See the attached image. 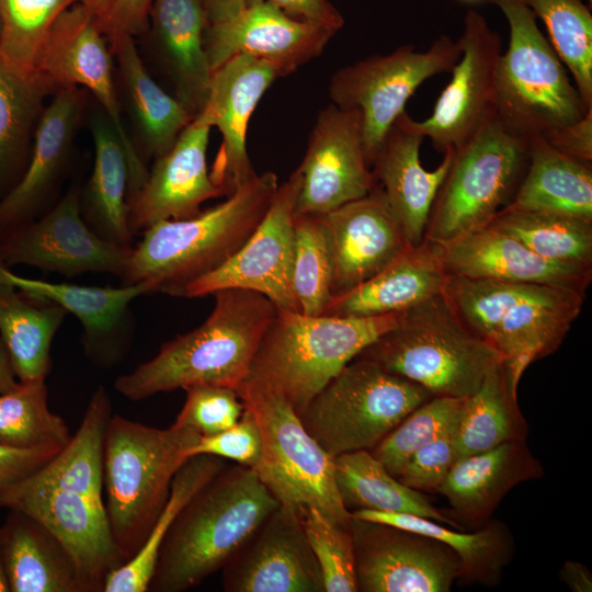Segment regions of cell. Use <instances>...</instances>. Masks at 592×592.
<instances>
[{
  "label": "cell",
  "instance_id": "obj_5",
  "mask_svg": "<svg viewBox=\"0 0 592 592\" xmlns=\"http://www.w3.org/2000/svg\"><path fill=\"white\" fill-rule=\"evenodd\" d=\"M201 435L172 424L159 429L113 414L103 457L105 511L126 561L146 542L170 494L177 471Z\"/></svg>",
  "mask_w": 592,
  "mask_h": 592
},
{
  "label": "cell",
  "instance_id": "obj_31",
  "mask_svg": "<svg viewBox=\"0 0 592 592\" xmlns=\"http://www.w3.org/2000/svg\"><path fill=\"white\" fill-rule=\"evenodd\" d=\"M447 277L435 243L424 239L367 281L331 298L320 315L375 317L403 312L442 294Z\"/></svg>",
  "mask_w": 592,
  "mask_h": 592
},
{
  "label": "cell",
  "instance_id": "obj_3",
  "mask_svg": "<svg viewBox=\"0 0 592 592\" xmlns=\"http://www.w3.org/2000/svg\"><path fill=\"white\" fill-rule=\"evenodd\" d=\"M277 186L276 174L266 171L193 217L150 226L133 246L121 282H147L152 293L183 297L186 286L221 266L244 244Z\"/></svg>",
  "mask_w": 592,
  "mask_h": 592
},
{
  "label": "cell",
  "instance_id": "obj_2",
  "mask_svg": "<svg viewBox=\"0 0 592 592\" xmlns=\"http://www.w3.org/2000/svg\"><path fill=\"white\" fill-rule=\"evenodd\" d=\"M278 505L253 468L224 467L171 525L148 591L183 592L198 585L221 569Z\"/></svg>",
  "mask_w": 592,
  "mask_h": 592
},
{
  "label": "cell",
  "instance_id": "obj_23",
  "mask_svg": "<svg viewBox=\"0 0 592 592\" xmlns=\"http://www.w3.org/2000/svg\"><path fill=\"white\" fill-rule=\"evenodd\" d=\"M0 281L34 298L55 303L73 315L82 327L86 357L100 368H112L126 355L134 332L130 304L151 294L149 283L86 286L26 278L0 262Z\"/></svg>",
  "mask_w": 592,
  "mask_h": 592
},
{
  "label": "cell",
  "instance_id": "obj_24",
  "mask_svg": "<svg viewBox=\"0 0 592 592\" xmlns=\"http://www.w3.org/2000/svg\"><path fill=\"white\" fill-rule=\"evenodd\" d=\"M210 129L196 115L173 147L155 159L144 185L128 202V227L133 236L162 220L193 217L206 201L225 195L207 169Z\"/></svg>",
  "mask_w": 592,
  "mask_h": 592
},
{
  "label": "cell",
  "instance_id": "obj_7",
  "mask_svg": "<svg viewBox=\"0 0 592 592\" xmlns=\"http://www.w3.org/2000/svg\"><path fill=\"white\" fill-rule=\"evenodd\" d=\"M357 356L405 377L434 397L465 399L501 355L473 333L439 294L402 312L397 326L382 334Z\"/></svg>",
  "mask_w": 592,
  "mask_h": 592
},
{
  "label": "cell",
  "instance_id": "obj_4",
  "mask_svg": "<svg viewBox=\"0 0 592 592\" xmlns=\"http://www.w3.org/2000/svg\"><path fill=\"white\" fill-rule=\"evenodd\" d=\"M443 295L460 321L501 355L515 392L525 368L558 349L585 299L555 285L454 275Z\"/></svg>",
  "mask_w": 592,
  "mask_h": 592
},
{
  "label": "cell",
  "instance_id": "obj_38",
  "mask_svg": "<svg viewBox=\"0 0 592 592\" xmlns=\"http://www.w3.org/2000/svg\"><path fill=\"white\" fill-rule=\"evenodd\" d=\"M333 475L342 503L351 513L358 510L408 513L463 528L434 506L422 492L390 475L369 451L335 456Z\"/></svg>",
  "mask_w": 592,
  "mask_h": 592
},
{
  "label": "cell",
  "instance_id": "obj_60",
  "mask_svg": "<svg viewBox=\"0 0 592 592\" xmlns=\"http://www.w3.org/2000/svg\"><path fill=\"white\" fill-rule=\"evenodd\" d=\"M18 383L9 352L0 338V392L12 389Z\"/></svg>",
  "mask_w": 592,
  "mask_h": 592
},
{
  "label": "cell",
  "instance_id": "obj_57",
  "mask_svg": "<svg viewBox=\"0 0 592 592\" xmlns=\"http://www.w3.org/2000/svg\"><path fill=\"white\" fill-rule=\"evenodd\" d=\"M560 580L573 592L592 591V573L582 562L567 560L559 571Z\"/></svg>",
  "mask_w": 592,
  "mask_h": 592
},
{
  "label": "cell",
  "instance_id": "obj_44",
  "mask_svg": "<svg viewBox=\"0 0 592 592\" xmlns=\"http://www.w3.org/2000/svg\"><path fill=\"white\" fill-rule=\"evenodd\" d=\"M70 439L66 421L48 407L46 380L19 382L0 392V445L59 452Z\"/></svg>",
  "mask_w": 592,
  "mask_h": 592
},
{
  "label": "cell",
  "instance_id": "obj_35",
  "mask_svg": "<svg viewBox=\"0 0 592 592\" xmlns=\"http://www.w3.org/2000/svg\"><path fill=\"white\" fill-rule=\"evenodd\" d=\"M121 73L123 88L147 156L167 153L194 116L150 76L135 44V37L115 34L109 39Z\"/></svg>",
  "mask_w": 592,
  "mask_h": 592
},
{
  "label": "cell",
  "instance_id": "obj_40",
  "mask_svg": "<svg viewBox=\"0 0 592 592\" xmlns=\"http://www.w3.org/2000/svg\"><path fill=\"white\" fill-rule=\"evenodd\" d=\"M516 394L500 362L463 401L455 430L456 460L509 441L526 440L527 424Z\"/></svg>",
  "mask_w": 592,
  "mask_h": 592
},
{
  "label": "cell",
  "instance_id": "obj_16",
  "mask_svg": "<svg viewBox=\"0 0 592 592\" xmlns=\"http://www.w3.org/2000/svg\"><path fill=\"white\" fill-rule=\"evenodd\" d=\"M458 42L462 53L451 71L449 82L437 98L432 114L417 121L424 138L442 152L458 149L496 118L501 36L481 13L469 10Z\"/></svg>",
  "mask_w": 592,
  "mask_h": 592
},
{
  "label": "cell",
  "instance_id": "obj_14",
  "mask_svg": "<svg viewBox=\"0 0 592 592\" xmlns=\"http://www.w3.org/2000/svg\"><path fill=\"white\" fill-rule=\"evenodd\" d=\"M109 47L95 18L78 2L54 23L38 59L37 75L56 89L83 87L101 104L127 153L130 200L149 171L123 124Z\"/></svg>",
  "mask_w": 592,
  "mask_h": 592
},
{
  "label": "cell",
  "instance_id": "obj_19",
  "mask_svg": "<svg viewBox=\"0 0 592 592\" xmlns=\"http://www.w3.org/2000/svg\"><path fill=\"white\" fill-rule=\"evenodd\" d=\"M0 506L23 512L44 525L72 557L88 592H103L107 576L126 562L110 527L103 500L36 486L24 479Z\"/></svg>",
  "mask_w": 592,
  "mask_h": 592
},
{
  "label": "cell",
  "instance_id": "obj_33",
  "mask_svg": "<svg viewBox=\"0 0 592 592\" xmlns=\"http://www.w3.org/2000/svg\"><path fill=\"white\" fill-rule=\"evenodd\" d=\"M94 161L86 187L80 192L81 214L101 238L133 244L128 227L129 164L126 150L113 125L102 114L91 124Z\"/></svg>",
  "mask_w": 592,
  "mask_h": 592
},
{
  "label": "cell",
  "instance_id": "obj_63",
  "mask_svg": "<svg viewBox=\"0 0 592 592\" xmlns=\"http://www.w3.org/2000/svg\"><path fill=\"white\" fill-rule=\"evenodd\" d=\"M583 1H587V2H589V3H591V2H592V0H583Z\"/></svg>",
  "mask_w": 592,
  "mask_h": 592
},
{
  "label": "cell",
  "instance_id": "obj_30",
  "mask_svg": "<svg viewBox=\"0 0 592 592\" xmlns=\"http://www.w3.org/2000/svg\"><path fill=\"white\" fill-rule=\"evenodd\" d=\"M543 476L526 440H514L457 459L439 493L447 499L452 520L479 528L511 489Z\"/></svg>",
  "mask_w": 592,
  "mask_h": 592
},
{
  "label": "cell",
  "instance_id": "obj_61",
  "mask_svg": "<svg viewBox=\"0 0 592 592\" xmlns=\"http://www.w3.org/2000/svg\"><path fill=\"white\" fill-rule=\"evenodd\" d=\"M0 592H10L5 563H4V557H3V549H2L1 527H0Z\"/></svg>",
  "mask_w": 592,
  "mask_h": 592
},
{
  "label": "cell",
  "instance_id": "obj_55",
  "mask_svg": "<svg viewBox=\"0 0 592 592\" xmlns=\"http://www.w3.org/2000/svg\"><path fill=\"white\" fill-rule=\"evenodd\" d=\"M261 2H270L293 18L319 23L337 32L344 25L342 14L328 0H246L247 5Z\"/></svg>",
  "mask_w": 592,
  "mask_h": 592
},
{
  "label": "cell",
  "instance_id": "obj_54",
  "mask_svg": "<svg viewBox=\"0 0 592 592\" xmlns=\"http://www.w3.org/2000/svg\"><path fill=\"white\" fill-rule=\"evenodd\" d=\"M542 137L560 153L592 166V109L581 119L556 127Z\"/></svg>",
  "mask_w": 592,
  "mask_h": 592
},
{
  "label": "cell",
  "instance_id": "obj_27",
  "mask_svg": "<svg viewBox=\"0 0 592 592\" xmlns=\"http://www.w3.org/2000/svg\"><path fill=\"white\" fill-rule=\"evenodd\" d=\"M423 140L417 121L405 111L389 127L371 164L375 183L410 246L424 240L433 203L455 152L446 149L441 163L426 170L420 160Z\"/></svg>",
  "mask_w": 592,
  "mask_h": 592
},
{
  "label": "cell",
  "instance_id": "obj_15",
  "mask_svg": "<svg viewBox=\"0 0 592 592\" xmlns=\"http://www.w3.org/2000/svg\"><path fill=\"white\" fill-rule=\"evenodd\" d=\"M300 185L296 169L278 184L267 210L244 244L221 266L186 286L183 297L240 288L265 296L280 310L300 312L293 291L294 217Z\"/></svg>",
  "mask_w": 592,
  "mask_h": 592
},
{
  "label": "cell",
  "instance_id": "obj_42",
  "mask_svg": "<svg viewBox=\"0 0 592 592\" xmlns=\"http://www.w3.org/2000/svg\"><path fill=\"white\" fill-rule=\"evenodd\" d=\"M53 87L25 77L0 58V198L20 180L29 161V136Z\"/></svg>",
  "mask_w": 592,
  "mask_h": 592
},
{
  "label": "cell",
  "instance_id": "obj_13",
  "mask_svg": "<svg viewBox=\"0 0 592 592\" xmlns=\"http://www.w3.org/2000/svg\"><path fill=\"white\" fill-rule=\"evenodd\" d=\"M80 189L69 190L41 217L0 236V262L72 277L107 273L123 277L133 246L110 242L84 221Z\"/></svg>",
  "mask_w": 592,
  "mask_h": 592
},
{
  "label": "cell",
  "instance_id": "obj_10",
  "mask_svg": "<svg viewBox=\"0 0 592 592\" xmlns=\"http://www.w3.org/2000/svg\"><path fill=\"white\" fill-rule=\"evenodd\" d=\"M528 162V139L493 118L455 149L424 239L443 243L488 226L513 200Z\"/></svg>",
  "mask_w": 592,
  "mask_h": 592
},
{
  "label": "cell",
  "instance_id": "obj_52",
  "mask_svg": "<svg viewBox=\"0 0 592 592\" xmlns=\"http://www.w3.org/2000/svg\"><path fill=\"white\" fill-rule=\"evenodd\" d=\"M201 454L230 459L254 469L262 454V436L253 414L244 408L241 418L230 428L201 436L192 447L190 457Z\"/></svg>",
  "mask_w": 592,
  "mask_h": 592
},
{
  "label": "cell",
  "instance_id": "obj_22",
  "mask_svg": "<svg viewBox=\"0 0 592 592\" xmlns=\"http://www.w3.org/2000/svg\"><path fill=\"white\" fill-rule=\"evenodd\" d=\"M335 33L261 2L247 5L227 21L208 24L204 45L212 71L244 54L273 64L284 77L319 56Z\"/></svg>",
  "mask_w": 592,
  "mask_h": 592
},
{
  "label": "cell",
  "instance_id": "obj_9",
  "mask_svg": "<svg viewBox=\"0 0 592 592\" xmlns=\"http://www.w3.org/2000/svg\"><path fill=\"white\" fill-rule=\"evenodd\" d=\"M434 397L424 387L356 356L298 413L332 457L373 449L411 411Z\"/></svg>",
  "mask_w": 592,
  "mask_h": 592
},
{
  "label": "cell",
  "instance_id": "obj_50",
  "mask_svg": "<svg viewBox=\"0 0 592 592\" xmlns=\"http://www.w3.org/2000/svg\"><path fill=\"white\" fill-rule=\"evenodd\" d=\"M184 390L186 399L173 424L189 428L201 436L230 428L243 413L244 406L232 388L197 385Z\"/></svg>",
  "mask_w": 592,
  "mask_h": 592
},
{
  "label": "cell",
  "instance_id": "obj_45",
  "mask_svg": "<svg viewBox=\"0 0 592 592\" xmlns=\"http://www.w3.org/2000/svg\"><path fill=\"white\" fill-rule=\"evenodd\" d=\"M539 18L585 106L592 107V15L583 0H516Z\"/></svg>",
  "mask_w": 592,
  "mask_h": 592
},
{
  "label": "cell",
  "instance_id": "obj_25",
  "mask_svg": "<svg viewBox=\"0 0 592 592\" xmlns=\"http://www.w3.org/2000/svg\"><path fill=\"white\" fill-rule=\"evenodd\" d=\"M78 87L58 88L35 126L29 161L18 183L0 198V236L45 214L57 201L82 110Z\"/></svg>",
  "mask_w": 592,
  "mask_h": 592
},
{
  "label": "cell",
  "instance_id": "obj_20",
  "mask_svg": "<svg viewBox=\"0 0 592 592\" xmlns=\"http://www.w3.org/2000/svg\"><path fill=\"white\" fill-rule=\"evenodd\" d=\"M221 569L226 592H325L301 515L281 504Z\"/></svg>",
  "mask_w": 592,
  "mask_h": 592
},
{
  "label": "cell",
  "instance_id": "obj_37",
  "mask_svg": "<svg viewBox=\"0 0 592 592\" xmlns=\"http://www.w3.org/2000/svg\"><path fill=\"white\" fill-rule=\"evenodd\" d=\"M66 310L0 281V338L19 382L46 380L50 349Z\"/></svg>",
  "mask_w": 592,
  "mask_h": 592
},
{
  "label": "cell",
  "instance_id": "obj_6",
  "mask_svg": "<svg viewBox=\"0 0 592 592\" xmlns=\"http://www.w3.org/2000/svg\"><path fill=\"white\" fill-rule=\"evenodd\" d=\"M401 316H310L277 309L243 383L278 394L298 414L348 363L397 326Z\"/></svg>",
  "mask_w": 592,
  "mask_h": 592
},
{
  "label": "cell",
  "instance_id": "obj_34",
  "mask_svg": "<svg viewBox=\"0 0 592 592\" xmlns=\"http://www.w3.org/2000/svg\"><path fill=\"white\" fill-rule=\"evenodd\" d=\"M592 221V166L554 149L542 136L528 138V162L505 207Z\"/></svg>",
  "mask_w": 592,
  "mask_h": 592
},
{
  "label": "cell",
  "instance_id": "obj_18",
  "mask_svg": "<svg viewBox=\"0 0 592 592\" xmlns=\"http://www.w3.org/2000/svg\"><path fill=\"white\" fill-rule=\"evenodd\" d=\"M297 170L301 185L295 215H323L367 195L375 179L365 153L360 112L333 103L323 107Z\"/></svg>",
  "mask_w": 592,
  "mask_h": 592
},
{
  "label": "cell",
  "instance_id": "obj_48",
  "mask_svg": "<svg viewBox=\"0 0 592 592\" xmlns=\"http://www.w3.org/2000/svg\"><path fill=\"white\" fill-rule=\"evenodd\" d=\"M464 399L432 397L411 411L369 452L398 478L419 448L443 433L457 418Z\"/></svg>",
  "mask_w": 592,
  "mask_h": 592
},
{
  "label": "cell",
  "instance_id": "obj_1",
  "mask_svg": "<svg viewBox=\"0 0 592 592\" xmlns=\"http://www.w3.org/2000/svg\"><path fill=\"white\" fill-rule=\"evenodd\" d=\"M213 295L214 308L201 326L166 342L152 358L118 376L115 390L133 401L197 385L237 390L277 308L247 289L226 288Z\"/></svg>",
  "mask_w": 592,
  "mask_h": 592
},
{
  "label": "cell",
  "instance_id": "obj_12",
  "mask_svg": "<svg viewBox=\"0 0 592 592\" xmlns=\"http://www.w3.org/2000/svg\"><path fill=\"white\" fill-rule=\"evenodd\" d=\"M460 53L458 39L443 34L425 50L402 45L344 66L331 76V103L361 114L369 167L389 127L406 111L407 101L425 80L451 72Z\"/></svg>",
  "mask_w": 592,
  "mask_h": 592
},
{
  "label": "cell",
  "instance_id": "obj_41",
  "mask_svg": "<svg viewBox=\"0 0 592 592\" xmlns=\"http://www.w3.org/2000/svg\"><path fill=\"white\" fill-rule=\"evenodd\" d=\"M225 466L224 458L212 455L190 457L177 471L169 498L137 554L111 572L103 592H146L162 542L190 499Z\"/></svg>",
  "mask_w": 592,
  "mask_h": 592
},
{
  "label": "cell",
  "instance_id": "obj_49",
  "mask_svg": "<svg viewBox=\"0 0 592 592\" xmlns=\"http://www.w3.org/2000/svg\"><path fill=\"white\" fill-rule=\"evenodd\" d=\"M304 530L320 567L325 592H357L353 535L350 526L315 508L301 513Z\"/></svg>",
  "mask_w": 592,
  "mask_h": 592
},
{
  "label": "cell",
  "instance_id": "obj_17",
  "mask_svg": "<svg viewBox=\"0 0 592 592\" xmlns=\"http://www.w3.org/2000/svg\"><path fill=\"white\" fill-rule=\"evenodd\" d=\"M357 592H448L460 577V560L430 536L354 519Z\"/></svg>",
  "mask_w": 592,
  "mask_h": 592
},
{
  "label": "cell",
  "instance_id": "obj_62",
  "mask_svg": "<svg viewBox=\"0 0 592 592\" xmlns=\"http://www.w3.org/2000/svg\"><path fill=\"white\" fill-rule=\"evenodd\" d=\"M458 1L464 2V3L474 4V3L485 2V1L491 3L492 0H458Z\"/></svg>",
  "mask_w": 592,
  "mask_h": 592
},
{
  "label": "cell",
  "instance_id": "obj_59",
  "mask_svg": "<svg viewBox=\"0 0 592 592\" xmlns=\"http://www.w3.org/2000/svg\"><path fill=\"white\" fill-rule=\"evenodd\" d=\"M115 0H81L106 36Z\"/></svg>",
  "mask_w": 592,
  "mask_h": 592
},
{
  "label": "cell",
  "instance_id": "obj_53",
  "mask_svg": "<svg viewBox=\"0 0 592 592\" xmlns=\"http://www.w3.org/2000/svg\"><path fill=\"white\" fill-rule=\"evenodd\" d=\"M57 453L48 448L21 449L0 445V501L11 487L32 476Z\"/></svg>",
  "mask_w": 592,
  "mask_h": 592
},
{
  "label": "cell",
  "instance_id": "obj_21",
  "mask_svg": "<svg viewBox=\"0 0 592 592\" xmlns=\"http://www.w3.org/2000/svg\"><path fill=\"white\" fill-rule=\"evenodd\" d=\"M281 77L273 64L244 54L212 72L207 100L200 115L221 135V146L209 174L226 196L258 174L246 146L248 124L262 95Z\"/></svg>",
  "mask_w": 592,
  "mask_h": 592
},
{
  "label": "cell",
  "instance_id": "obj_36",
  "mask_svg": "<svg viewBox=\"0 0 592 592\" xmlns=\"http://www.w3.org/2000/svg\"><path fill=\"white\" fill-rule=\"evenodd\" d=\"M354 519L378 522L413 531L446 544L460 560L459 581L496 587L514 553V539L509 527L489 520L473 533H462L445 524L408 513L358 510Z\"/></svg>",
  "mask_w": 592,
  "mask_h": 592
},
{
  "label": "cell",
  "instance_id": "obj_39",
  "mask_svg": "<svg viewBox=\"0 0 592 592\" xmlns=\"http://www.w3.org/2000/svg\"><path fill=\"white\" fill-rule=\"evenodd\" d=\"M112 415L111 398L100 385L93 391L75 435L27 480L36 486L103 500L104 443Z\"/></svg>",
  "mask_w": 592,
  "mask_h": 592
},
{
  "label": "cell",
  "instance_id": "obj_11",
  "mask_svg": "<svg viewBox=\"0 0 592 592\" xmlns=\"http://www.w3.org/2000/svg\"><path fill=\"white\" fill-rule=\"evenodd\" d=\"M237 392L261 431L262 454L254 470L280 504L300 515L315 508L350 526L352 514L334 481V457L306 431L294 407L278 394L250 384L243 383Z\"/></svg>",
  "mask_w": 592,
  "mask_h": 592
},
{
  "label": "cell",
  "instance_id": "obj_51",
  "mask_svg": "<svg viewBox=\"0 0 592 592\" xmlns=\"http://www.w3.org/2000/svg\"><path fill=\"white\" fill-rule=\"evenodd\" d=\"M457 418L443 433L411 455L397 478L400 482L420 492H439L456 462Z\"/></svg>",
  "mask_w": 592,
  "mask_h": 592
},
{
  "label": "cell",
  "instance_id": "obj_28",
  "mask_svg": "<svg viewBox=\"0 0 592 592\" xmlns=\"http://www.w3.org/2000/svg\"><path fill=\"white\" fill-rule=\"evenodd\" d=\"M435 246L447 275L555 285L584 295L592 281V267L542 258L489 225Z\"/></svg>",
  "mask_w": 592,
  "mask_h": 592
},
{
  "label": "cell",
  "instance_id": "obj_56",
  "mask_svg": "<svg viewBox=\"0 0 592 592\" xmlns=\"http://www.w3.org/2000/svg\"><path fill=\"white\" fill-rule=\"evenodd\" d=\"M151 0H115L106 38L115 34L133 37L141 35L148 26Z\"/></svg>",
  "mask_w": 592,
  "mask_h": 592
},
{
  "label": "cell",
  "instance_id": "obj_46",
  "mask_svg": "<svg viewBox=\"0 0 592 592\" xmlns=\"http://www.w3.org/2000/svg\"><path fill=\"white\" fill-rule=\"evenodd\" d=\"M81 0H0V58L29 78L59 15Z\"/></svg>",
  "mask_w": 592,
  "mask_h": 592
},
{
  "label": "cell",
  "instance_id": "obj_43",
  "mask_svg": "<svg viewBox=\"0 0 592 592\" xmlns=\"http://www.w3.org/2000/svg\"><path fill=\"white\" fill-rule=\"evenodd\" d=\"M489 226L550 261L592 267V221L566 215L503 208Z\"/></svg>",
  "mask_w": 592,
  "mask_h": 592
},
{
  "label": "cell",
  "instance_id": "obj_26",
  "mask_svg": "<svg viewBox=\"0 0 592 592\" xmlns=\"http://www.w3.org/2000/svg\"><path fill=\"white\" fill-rule=\"evenodd\" d=\"M322 216L332 258V298L367 281L410 247L376 183L367 195Z\"/></svg>",
  "mask_w": 592,
  "mask_h": 592
},
{
  "label": "cell",
  "instance_id": "obj_58",
  "mask_svg": "<svg viewBox=\"0 0 592 592\" xmlns=\"http://www.w3.org/2000/svg\"><path fill=\"white\" fill-rule=\"evenodd\" d=\"M208 24L227 21L246 8V0H203Z\"/></svg>",
  "mask_w": 592,
  "mask_h": 592
},
{
  "label": "cell",
  "instance_id": "obj_47",
  "mask_svg": "<svg viewBox=\"0 0 592 592\" xmlns=\"http://www.w3.org/2000/svg\"><path fill=\"white\" fill-rule=\"evenodd\" d=\"M293 291L300 312L320 315L332 298V258L322 215L294 217Z\"/></svg>",
  "mask_w": 592,
  "mask_h": 592
},
{
  "label": "cell",
  "instance_id": "obj_8",
  "mask_svg": "<svg viewBox=\"0 0 592 592\" xmlns=\"http://www.w3.org/2000/svg\"><path fill=\"white\" fill-rule=\"evenodd\" d=\"M506 19L510 38L497 68L496 118L528 139L581 119L588 109L536 16L516 0H492Z\"/></svg>",
  "mask_w": 592,
  "mask_h": 592
},
{
  "label": "cell",
  "instance_id": "obj_32",
  "mask_svg": "<svg viewBox=\"0 0 592 592\" xmlns=\"http://www.w3.org/2000/svg\"><path fill=\"white\" fill-rule=\"evenodd\" d=\"M0 527L10 592H88L70 554L35 519L10 509Z\"/></svg>",
  "mask_w": 592,
  "mask_h": 592
},
{
  "label": "cell",
  "instance_id": "obj_29",
  "mask_svg": "<svg viewBox=\"0 0 592 592\" xmlns=\"http://www.w3.org/2000/svg\"><path fill=\"white\" fill-rule=\"evenodd\" d=\"M203 0H151L146 32L173 89L195 117L207 100L212 69L204 45Z\"/></svg>",
  "mask_w": 592,
  "mask_h": 592
}]
</instances>
